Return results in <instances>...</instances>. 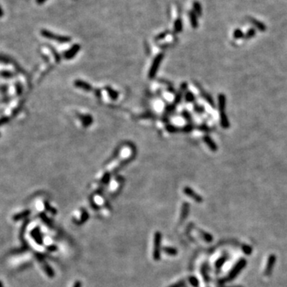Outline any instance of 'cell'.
Here are the masks:
<instances>
[{"mask_svg": "<svg viewBox=\"0 0 287 287\" xmlns=\"http://www.w3.org/2000/svg\"><path fill=\"white\" fill-rule=\"evenodd\" d=\"M166 128H167V130L169 132H178L179 130L177 127H175V126L172 125H167Z\"/></svg>", "mask_w": 287, "mask_h": 287, "instance_id": "d4e9b609", "label": "cell"}, {"mask_svg": "<svg viewBox=\"0 0 287 287\" xmlns=\"http://www.w3.org/2000/svg\"><path fill=\"white\" fill-rule=\"evenodd\" d=\"M161 239L162 235L160 232L156 231L154 235V247L152 257L155 261H159L160 259V251H161Z\"/></svg>", "mask_w": 287, "mask_h": 287, "instance_id": "6da1fadb", "label": "cell"}, {"mask_svg": "<svg viewBox=\"0 0 287 287\" xmlns=\"http://www.w3.org/2000/svg\"><path fill=\"white\" fill-rule=\"evenodd\" d=\"M188 212H189V204H188V203L185 202V203H183V206H182V211L181 214H180V221H183V219H185L187 218Z\"/></svg>", "mask_w": 287, "mask_h": 287, "instance_id": "4fadbf2b", "label": "cell"}, {"mask_svg": "<svg viewBox=\"0 0 287 287\" xmlns=\"http://www.w3.org/2000/svg\"><path fill=\"white\" fill-rule=\"evenodd\" d=\"M42 34L44 37H46V38H49V39L54 40V41H57L58 42H68L71 40V38H69V37L58 35V34H53V33L47 31V30H42Z\"/></svg>", "mask_w": 287, "mask_h": 287, "instance_id": "3957f363", "label": "cell"}, {"mask_svg": "<svg viewBox=\"0 0 287 287\" xmlns=\"http://www.w3.org/2000/svg\"><path fill=\"white\" fill-rule=\"evenodd\" d=\"M194 110H195L197 113H199V114L203 113L205 112V109H204V107L202 105H194Z\"/></svg>", "mask_w": 287, "mask_h": 287, "instance_id": "603a6c76", "label": "cell"}, {"mask_svg": "<svg viewBox=\"0 0 287 287\" xmlns=\"http://www.w3.org/2000/svg\"><path fill=\"white\" fill-rule=\"evenodd\" d=\"M219 113H220V125H221V127L224 129L229 128L231 124H230L229 120H228V117L226 114V112H221Z\"/></svg>", "mask_w": 287, "mask_h": 287, "instance_id": "ba28073f", "label": "cell"}, {"mask_svg": "<svg viewBox=\"0 0 287 287\" xmlns=\"http://www.w3.org/2000/svg\"><path fill=\"white\" fill-rule=\"evenodd\" d=\"M80 48L81 47H80V46L78 44H74V46H72L70 50H68L65 53V54H64L65 58H66V59H71V58H73L76 54H78V51L80 50Z\"/></svg>", "mask_w": 287, "mask_h": 287, "instance_id": "5b68a950", "label": "cell"}, {"mask_svg": "<svg viewBox=\"0 0 287 287\" xmlns=\"http://www.w3.org/2000/svg\"><path fill=\"white\" fill-rule=\"evenodd\" d=\"M80 118H81V121H82V124H84L85 126H89V125H90L92 123H93V118H92L91 116H90V115L81 116Z\"/></svg>", "mask_w": 287, "mask_h": 287, "instance_id": "9a60e30c", "label": "cell"}, {"mask_svg": "<svg viewBox=\"0 0 287 287\" xmlns=\"http://www.w3.org/2000/svg\"><path fill=\"white\" fill-rule=\"evenodd\" d=\"M88 218H89V215H88V213L86 212V211H84L83 214H82V218H81L80 223H83L84 222H86L88 219Z\"/></svg>", "mask_w": 287, "mask_h": 287, "instance_id": "4316f807", "label": "cell"}, {"mask_svg": "<svg viewBox=\"0 0 287 287\" xmlns=\"http://www.w3.org/2000/svg\"><path fill=\"white\" fill-rule=\"evenodd\" d=\"M194 12L197 14V16H200L202 14V7L201 5L199 2H195L193 4Z\"/></svg>", "mask_w": 287, "mask_h": 287, "instance_id": "ac0fdd59", "label": "cell"}, {"mask_svg": "<svg viewBox=\"0 0 287 287\" xmlns=\"http://www.w3.org/2000/svg\"><path fill=\"white\" fill-rule=\"evenodd\" d=\"M233 36L235 39H240V38H243L245 36V34H243V32L240 29H236L234 31Z\"/></svg>", "mask_w": 287, "mask_h": 287, "instance_id": "ffe728a7", "label": "cell"}, {"mask_svg": "<svg viewBox=\"0 0 287 287\" xmlns=\"http://www.w3.org/2000/svg\"><path fill=\"white\" fill-rule=\"evenodd\" d=\"M250 21H251V23L253 24L255 27L257 28L258 30H261V31H265V30H266V26L265 24L263 23V22H260V21H258V20L255 19V18H250Z\"/></svg>", "mask_w": 287, "mask_h": 287, "instance_id": "8fae6325", "label": "cell"}, {"mask_svg": "<svg viewBox=\"0 0 287 287\" xmlns=\"http://www.w3.org/2000/svg\"><path fill=\"white\" fill-rule=\"evenodd\" d=\"M218 106H219V113L225 112L226 105H227V99H226L225 94H220L218 97Z\"/></svg>", "mask_w": 287, "mask_h": 287, "instance_id": "52a82bcc", "label": "cell"}, {"mask_svg": "<svg viewBox=\"0 0 287 287\" xmlns=\"http://www.w3.org/2000/svg\"><path fill=\"white\" fill-rule=\"evenodd\" d=\"M73 287H82V282H81L80 281H75V283H74V285Z\"/></svg>", "mask_w": 287, "mask_h": 287, "instance_id": "4dcf8cb0", "label": "cell"}, {"mask_svg": "<svg viewBox=\"0 0 287 287\" xmlns=\"http://www.w3.org/2000/svg\"><path fill=\"white\" fill-rule=\"evenodd\" d=\"M183 117L184 118H185V120H187V121H191V114L189 113V112H187V110H185V111H183Z\"/></svg>", "mask_w": 287, "mask_h": 287, "instance_id": "484cf974", "label": "cell"}, {"mask_svg": "<svg viewBox=\"0 0 287 287\" xmlns=\"http://www.w3.org/2000/svg\"><path fill=\"white\" fill-rule=\"evenodd\" d=\"M200 93H201L202 97H203V98H204V99H205L206 101H207V103L209 104L210 105H211L213 108H215V102H214L213 98H211V96L209 94H207V92H205V91H204V90H202V89H201V90H200Z\"/></svg>", "mask_w": 287, "mask_h": 287, "instance_id": "5bb4252c", "label": "cell"}, {"mask_svg": "<svg viewBox=\"0 0 287 287\" xmlns=\"http://www.w3.org/2000/svg\"><path fill=\"white\" fill-rule=\"evenodd\" d=\"M187 84L186 83V82H183V83L181 85V86H180V90H179V91L178 92L176 96H175V104H179V102L181 101L182 98H183V93H184V91L187 90Z\"/></svg>", "mask_w": 287, "mask_h": 287, "instance_id": "30bf717a", "label": "cell"}, {"mask_svg": "<svg viewBox=\"0 0 287 287\" xmlns=\"http://www.w3.org/2000/svg\"><path fill=\"white\" fill-rule=\"evenodd\" d=\"M45 1H46V0H37L38 3H42V2H45Z\"/></svg>", "mask_w": 287, "mask_h": 287, "instance_id": "1f68e13d", "label": "cell"}, {"mask_svg": "<svg viewBox=\"0 0 287 287\" xmlns=\"http://www.w3.org/2000/svg\"><path fill=\"white\" fill-rule=\"evenodd\" d=\"M203 141L205 142L206 144L208 146V147H209V148L211 150V151H217V150H218V145L216 144H215V142L213 140H212V138L210 137L209 136H207V135L204 136L203 137Z\"/></svg>", "mask_w": 287, "mask_h": 287, "instance_id": "8992f818", "label": "cell"}, {"mask_svg": "<svg viewBox=\"0 0 287 287\" xmlns=\"http://www.w3.org/2000/svg\"><path fill=\"white\" fill-rule=\"evenodd\" d=\"M109 179H110V175L109 173H105L103 176L102 182H103L104 183H107L108 182H109Z\"/></svg>", "mask_w": 287, "mask_h": 287, "instance_id": "83f0119b", "label": "cell"}, {"mask_svg": "<svg viewBox=\"0 0 287 287\" xmlns=\"http://www.w3.org/2000/svg\"><path fill=\"white\" fill-rule=\"evenodd\" d=\"M189 18H190V22H191V26H192L194 29L198 28V26H199V22H198V19H197V14H195L194 11H190Z\"/></svg>", "mask_w": 287, "mask_h": 287, "instance_id": "7c38bea8", "label": "cell"}, {"mask_svg": "<svg viewBox=\"0 0 287 287\" xmlns=\"http://www.w3.org/2000/svg\"><path fill=\"white\" fill-rule=\"evenodd\" d=\"M163 54H158V55L155 58L153 62H152V64H151V68H150L149 74H148L149 78L152 79V78H155V74H156V73H157V71H158V69H159V66H160V63H161L162 60H163Z\"/></svg>", "mask_w": 287, "mask_h": 287, "instance_id": "7a4b0ae2", "label": "cell"}, {"mask_svg": "<svg viewBox=\"0 0 287 287\" xmlns=\"http://www.w3.org/2000/svg\"><path fill=\"white\" fill-rule=\"evenodd\" d=\"M199 129H200V130H202V131L207 132L210 131V128L208 127L207 125H206V124H202V125H200L199 127Z\"/></svg>", "mask_w": 287, "mask_h": 287, "instance_id": "f1b7e54d", "label": "cell"}, {"mask_svg": "<svg viewBox=\"0 0 287 287\" xmlns=\"http://www.w3.org/2000/svg\"><path fill=\"white\" fill-rule=\"evenodd\" d=\"M195 96L191 92H187V94H185V100L188 103H191V102L195 101Z\"/></svg>", "mask_w": 287, "mask_h": 287, "instance_id": "7402d4cb", "label": "cell"}, {"mask_svg": "<svg viewBox=\"0 0 287 287\" xmlns=\"http://www.w3.org/2000/svg\"><path fill=\"white\" fill-rule=\"evenodd\" d=\"M183 284H184L183 281H181V282L175 283V284H174V285H171V286H169V287H182L183 285Z\"/></svg>", "mask_w": 287, "mask_h": 287, "instance_id": "f546056e", "label": "cell"}, {"mask_svg": "<svg viewBox=\"0 0 287 287\" xmlns=\"http://www.w3.org/2000/svg\"><path fill=\"white\" fill-rule=\"evenodd\" d=\"M2 13H3V12H2V9H1V7H0V16H2Z\"/></svg>", "mask_w": 287, "mask_h": 287, "instance_id": "d6a6232c", "label": "cell"}, {"mask_svg": "<svg viewBox=\"0 0 287 287\" xmlns=\"http://www.w3.org/2000/svg\"><path fill=\"white\" fill-rule=\"evenodd\" d=\"M183 193L187 195V196H189L192 199H194L195 202L198 203H201L203 201V198L199 195V194L195 193V191L193 189H191V187H185L183 188Z\"/></svg>", "mask_w": 287, "mask_h": 287, "instance_id": "277c9868", "label": "cell"}, {"mask_svg": "<svg viewBox=\"0 0 287 287\" xmlns=\"http://www.w3.org/2000/svg\"><path fill=\"white\" fill-rule=\"evenodd\" d=\"M174 29H175V31L176 32V33H179V32L182 30V29H183V23H182V21L180 18H178V19L175 21Z\"/></svg>", "mask_w": 287, "mask_h": 287, "instance_id": "d6986e66", "label": "cell"}, {"mask_svg": "<svg viewBox=\"0 0 287 287\" xmlns=\"http://www.w3.org/2000/svg\"><path fill=\"white\" fill-rule=\"evenodd\" d=\"M193 128L194 126L192 125L191 124H187V125L184 126V127L182 128V130H183V132H190L193 130Z\"/></svg>", "mask_w": 287, "mask_h": 287, "instance_id": "cb8c5ba5", "label": "cell"}, {"mask_svg": "<svg viewBox=\"0 0 287 287\" xmlns=\"http://www.w3.org/2000/svg\"><path fill=\"white\" fill-rule=\"evenodd\" d=\"M74 86H75L76 87L82 89V90H86V91H91L92 90V86H90V84L86 82H84V81H82V80H77V81H75V82H74Z\"/></svg>", "mask_w": 287, "mask_h": 287, "instance_id": "9c48e42d", "label": "cell"}, {"mask_svg": "<svg viewBox=\"0 0 287 287\" xmlns=\"http://www.w3.org/2000/svg\"><path fill=\"white\" fill-rule=\"evenodd\" d=\"M106 91L108 92V94L109 95L110 98H112L113 100H117L118 98V93L117 91H115L114 90H113L111 87H106Z\"/></svg>", "mask_w": 287, "mask_h": 287, "instance_id": "e0dca14e", "label": "cell"}, {"mask_svg": "<svg viewBox=\"0 0 287 287\" xmlns=\"http://www.w3.org/2000/svg\"><path fill=\"white\" fill-rule=\"evenodd\" d=\"M163 251L164 252V253L170 255V256H175V255L177 254V253H178L177 250L175 249V248H174V247H163Z\"/></svg>", "mask_w": 287, "mask_h": 287, "instance_id": "2e32d148", "label": "cell"}, {"mask_svg": "<svg viewBox=\"0 0 287 287\" xmlns=\"http://www.w3.org/2000/svg\"><path fill=\"white\" fill-rule=\"evenodd\" d=\"M255 34H256V31H255V30L254 29H253V28H251V29L247 30L245 36H244V38H245L246 39H251V38H253L254 36H255Z\"/></svg>", "mask_w": 287, "mask_h": 287, "instance_id": "44dd1931", "label": "cell"}]
</instances>
